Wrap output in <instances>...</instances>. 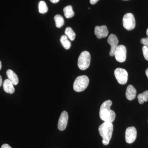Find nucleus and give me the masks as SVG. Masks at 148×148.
<instances>
[{"instance_id":"1","label":"nucleus","mask_w":148,"mask_h":148,"mask_svg":"<svg viewBox=\"0 0 148 148\" xmlns=\"http://www.w3.org/2000/svg\"><path fill=\"white\" fill-rule=\"evenodd\" d=\"M112 104L111 100H107L101 105L99 115L101 119L105 122L112 123L116 118V114L110 108Z\"/></svg>"},{"instance_id":"2","label":"nucleus","mask_w":148,"mask_h":148,"mask_svg":"<svg viewBox=\"0 0 148 148\" xmlns=\"http://www.w3.org/2000/svg\"><path fill=\"white\" fill-rule=\"evenodd\" d=\"M99 133L103 138L102 143L104 145H108L110 143L113 131V125L111 122H104L98 128Z\"/></svg>"},{"instance_id":"3","label":"nucleus","mask_w":148,"mask_h":148,"mask_svg":"<svg viewBox=\"0 0 148 148\" xmlns=\"http://www.w3.org/2000/svg\"><path fill=\"white\" fill-rule=\"evenodd\" d=\"M89 83V79L86 75L78 77L75 80L73 84V89L77 92H80L86 89Z\"/></svg>"},{"instance_id":"4","label":"nucleus","mask_w":148,"mask_h":148,"mask_svg":"<svg viewBox=\"0 0 148 148\" xmlns=\"http://www.w3.org/2000/svg\"><path fill=\"white\" fill-rule=\"evenodd\" d=\"M90 53L87 51L82 52L78 59V66L81 70L87 69L90 66Z\"/></svg>"},{"instance_id":"5","label":"nucleus","mask_w":148,"mask_h":148,"mask_svg":"<svg viewBox=\"0 0 148 148\" xmlns=\"http://www.w3.org/2000/svg\"><path fill=\"white\" fill-rule=\"evenodd\" d=\"M123 24L125 29L128 31L133 30L135 28V20L132 14L127 13L125 14L123 18Z\"/></svg>"},{"instance_id":"6","label":"nucleus","mask_w":148,"mask_h":148,"mask_svg":"<svg viewBox=\"0 0 148 148\" xmlns=\"http://www.w3.org/2000/svg\"><path fill=\"white\" fill-rule=\"evenodd\" d=\"M114 75L119 83L125 84L127 83L128 79V73L125 69L117 68L114 71Z\"/></svg>"},{"instance_id":"7","label":"nucleus","mask_w":148,"mask_h":148,"mask_svg":"<svg viewBox=\"0 0 148 148\" xmlns=\"http://www.w3.org/2000/svg\"><path fill=\"white\" fill-rule=\"evenodd\" d=\"M126 54L127 49L126 47L123 45H119L118 46L115 51L114 56L117 61L123 63L126 60Z\"/></svg>"},{"instance_id":"8","label":"nucleus","mask_w":148,"mask_h":148,"mask_svg":"<svg viewBox=\"0 0 148 148\" xmlns=\"http://www.w3.org/2000/svg\"><path fill=\"white\" fill-rule=\"evenodd\" d=\"M137 136V130L135 127L131 126L127 127L125 131V139L126 143L132 144L135 142Z\"/></svg>"},{"instance_id":"9","label":"nucleus","mask_w":148,"mask_h":148,"mask_svg":"<svg viewBox=\"0 0 148 148\" xmlns=\"http://www.w3.org/2000/svg\"><path fill=\"white\" fill-rule=\"evenodd\" d=\"M69 120V115L66 111H64L61 113V116L58 120V127L60 131H63L66 129L68 124Z\"/></svg>"},{"instance_id":"10","label":"nucleus","mask_w":148,"mask_h":148,"mask_svg":"<svg viewBox=\"0 0 148 148\" xmlns=\"http://www.w3.org/2000/svg\"><path fill=\"white\" fill-rule=\"evenodd\" d=\"M108 42L111 46V50L110 52V55L111 56H114L115 51L118 46L119 43V40L117 37L115 35L111 34L109 36L108 39Z\"/></svg>"},{"instance_id":"11","label":"nucleus","mask_w":148,"mask_h":148,"mask_svg":"<svg viewBox=\"0 0 148 148\" xmlns=\"http://www.w3.org/2000/svg\"><path fill=\"white\" fill-rule=\"evenodd\" d=\"M109 31L108 28L105 25L96 26L95 28V34L98 39L106 38L108 36Z\"/></svg>"},{"instance_id":"12","label":"nucleus","mask_w":148,"mask_h":148,"mask_svg":"<svg viewBox=\"0 0 148 148\" xmlns=\"http://www.w3.org/2000/svg\"><path fill=\"white\" fill-rule=\"evenodd\" d=\"M137 95V90L135 87L132 85H129L126 88L125 96L127 100L129 101H132L136 98Z\"/></svg>"},{"instance_id":"13","label":"nucleus","mask_w":148,"mask_h":148,"mask_svg":"<svg viewBox=\"0 0 148 148\" xmlns=\"http://www.w3.org/2000/svg\"><path fill=\"white\" fill-rule=\"evenodd\" d=\"M3 88L5 92L12 94L15 91L14 85L9 79H5L3 83Z\"/></svg>"},{"instance_id":"14","label":"nucleus","mask_w":148,"mask_h":148,"mask_svg":"<svg viewBox=\"0 0 148 148\" xmlns=\"http://www.w3.org/2000/svg\"><path fill=\"white\" fill-rule=\"evenodd\" d=\"M7 75L8 79L14 85H16L18 83V78L16 74L11 70H8L6 72Z\"/></svg>"},{"instance_id":"15","label":"nucleus","mask_w":148,"mask_h":148,"mask_svg":"<svg viewBox=\"0 0 148 148\" xmlns=\"http://www.w3.org/2000/svg\"><path fill=\"white\" fill-rule=\"evenodd\" d=\"M60 42L63 47L66 49H69L71 46V43L66 35L61 36Z\"/></svg>"},{"instance_id":"16","label":"nucleus","mask_w":148,"mask_h":148,"mask_svg":"<svg viewBox=\"0 0 148 148\" xmlns=\"http://www.w3.org/2000/svg\"><path fill=\"white\" fill-rule=\"evenodd\" d=\"M64 12L65 17L67 18H72L75 15V13L71 5H68L64 8Z\"/></svg>"},{"instance_id":"17","label":"nucleus","mask_w":148,"mask_h":148,"mask_svg":"<svg viewBox=\"0 0 148 148\" xmlns=\"http://www.w3.org/2000/svg\"><path fill=\"white\" fill-rule=\"evenodd\" d=\"M138 102L140 104H143L144 102L148 101V90L139 94L138 96Z\"/></svg>"},{"instance_id":"18","label":"nucleus","mask_w":148,"mask_h":148,"mask_svg":"<svg viewBox=\"0 0 148 148\" xmlns=\"http://www.w3.org/2000/svg\"><path fill=\"white\" fill-rule=\"evenodd\" d=\"M56 26L58 28H61L64 24V18L63 16L59 14L55 15L54 17Z\"/></svg>"},{"instance_id":"19","label":"nucleus","mask_w":148,"mask_h":148,"mask_svg":"<svg viewBox=\"0 0 148 148\" xmlns=\"http://www.w3.org/2000/svg\"><path fill=\"white\" fill-rule=\"evenodd\" d=\"M65 34L71 40L73 41L75 40L76 37V34L71 27H68L66 28Z\"/></svg>"},{"instance_id":"20","label":"nucleus","mask_w":148,"mask_h":148,"mask_svg":"<svg viewBox=\"0 0 148 148\" xmlns=\"http://www.w3.org/2000/svg\"><path fill=\"white\" fill-rule=\"evenodd\" d=\"M38 9L40 13L45 14L47 12L48 8L44 1H40L38 3Z\"/></svg>"},{"instance_id":"21","label":"nucleus","mask_w":148,"mask_h":148,"mask_svg":"<svg viewBox=\"0 0 148 148\" xmlns=\"http://www.w3.org/2000/svg\"><path fill=\"white\" fill-rule=\"evenodd\" d=\"M143 55H144V57L145 58L147 61H148V47L146 46H144L143 47Z\"/></svg>"},{"instance_id":"22","label":"nucleus","mask_w":148,"mask_h":148,"mask_svg":"<svg viewBox=\"0 0 148 148\" xmlns=\"http://www.w3.org/2000/svg\"><path fill=\"white\" fill-rule=\"evenodd\" d=\"M141 43L148 47V37L142 38L141 40Z\"/></svg>"},{"instance_id":"23","label":"nucleus","mask_w":148,"mask_h":148,"mask_svg":"<svg viewBox=\"0 0 148 148\" xmlns=\"http://www.w3.org/2000/svg\"><path fill=\"white\" fill-rule=\"evenodd\" d=\"M1 148H12L8 144H5L1 146Z\"/></svg>"},{"instance_id":"24","label":"nucleus","mask_w":148,"mask_h":148,"mask_svg":"<svg viewBox=\"0 0 148 148\" xmlns=\"http://www.w3.org/2000/svg\"><path fill=\"white\" fill-rule=\"evenodd\" d=\"M99 1V0H90V3L92 5H94L98 2V1Z\"/></svg>"},{"instance_id":"25","label":"nucleus","mask_w":148,"mask_h":148,"mask_svg":"<svg viewBox=\"0 0 148 148\" xmlns=\"http://www.w3.org/2000/svg\"><path fill=\"white\" fill-rule=\"evenodd\" d=\"M60 0H50L51 2L53 3H58Z\"/></svg>"},{"instance_id":"26","label":"nucleus","mask_w":148,"mask_h":148,"mask_svg":"<svg viewBox=\"0 0 148 148\" xmlns=\"http://www.w3.org/2000/svg\"><path fill=\"white\" fill-rule=\"evenodd\" d=\"M3 80L1 76L0 75V87L1 86L2 84Z\"/></svg>"},{"instance_id":"27","label":"nucleus","mask_w":148,"mask_h":148,"mask_svg":"<svg viewBox=\"0 0 148 148\" xmlns=\"http://www.w3.org/2000/svg\"><path fill=\"white\" fill-rule=\"evenodd\" d=\"M145 73L146 75H147V77L148 79V68L147 69V70H146Z\"/></svg>"},{"instance_id":"28","label":"nucleus","mask_w":148,"mask_h":148,"mask_svg":"<svg viewBox=\"0 0 148 148\" xmlns=\"http://www.w3.org/2000/svg\"><path fill=\"white\" fill-rule=\"evenodd\" d=\"M1 67H2L1 62V61H0V70H1Z\"/></svg>"},{"instance_id":"29","label":"nucleus","mask_w":148,"mask_h":148,"mask_svg":"<svg viewBox=\"0 0 148 148\" xmlns=\"http://www.w3.org/2000/svg\"><path fill=\"white\" fill-rule=\"evenodd\" d=\"M147 36H148V29H147Z\"/></svg>"}]
</instances>
